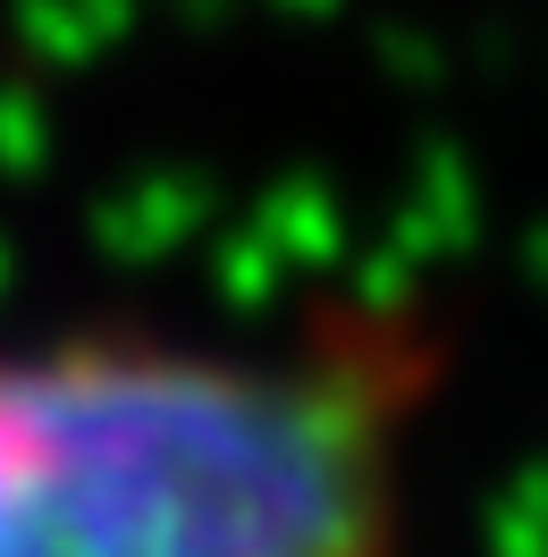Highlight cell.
Masks as SVG:
<instances>
[{"mask_svg":"<svg viewBox=\"0 0 548 557\" xmlns=\"http://www.w3.org/2000/svg\"><path fill=\"white\" fill-rule=\"evenodd\" d=\"M439 381L413 296L0 330V557H397Z\"/></svg>","mask_w":548,"mask_h":557,"instance_id":"obj_1","label":"cell"}]
</instances>
